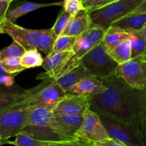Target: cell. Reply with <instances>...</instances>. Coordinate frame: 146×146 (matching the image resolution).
<instances>
[{
  "instance_id": "obj_1",
  "label": "cell",
  "mask_w": 146,
  "mask_h": 146,
  "mask_svg": "<svg viewBox=\"0 0 146 146\" xmlns=\"http://www.w3.org/2000/svg\"><path fill=\"white\" fill-rule=\"evenodd\" d=\"M100 80L106 88L92 97L90 108L130 122L138 130L139 121L145 109L141 90L131 88L115 76Z\"/></svg>"
},
{
  "instance_id": "obj_2",
  "label": "cell",
  "mask_w": 146,
  "mask_h": 146,
  "mask_svg": "<svg viewBox=\"0 0 146 146\" xmlns=\"http://www.w3.org/2000/svg\"><path fill=\"white\" fill-rule=\"evenodd\" d=\"M57 103L29 105L25 127L22 132L39 140L50 142L69 141L75 139L68 135L53 119Z\"/></svg>"
},
{
  "instance_id": "obj_3",
  "label": "cell",
  "mask_w": 146,
  "mask_h": 146,
  "mask_svg": "<svg viewBox=\"0 0 146 146\" xmlns=\"http://www.w3.org/2000/svg\"><path fill=\"white\" fill-rule=\"evenodd\" d=\"M90 109L98 115L110 138L118 140L127 146H145L137 127L133 123L113 117L95 108Z\"/></svg>"
},
{
  "instance_id": "obj_4",
  "label": "cell",
  "mask_w": 146,
  "mask_h": 146,
  "mask_svg": "<svg viewBox=\"0 0 146 146\" xmlns=\"http://www.w3.org/2000/svg\"><path fill=\"white\" fill-rule=\"evenodd\" d=\"M80 64V60L74 55L72 51H53L43 60L42 67L46 72L38 74L36 79L42 80V82H53Z\"/></svg>"
},
{
  "instance_id": "obj_5",
  "label": "cell",
  "mask_w": 146,
  "mask_h": 146,
  "mask_svg": "<svg viewBox=\"0 0 146 146\" xmlns=\"http://www.w3.org/2000/svg\"><path fill=\"white\" fill-rule=\"evenodd\" d=\"M145 0H117L104 7L90 12L94 26L107 29L118 19L130 15Z\"/></svg>"
},
{
  "instance_id": "obj_6",
  "label": "cell",
  "mask_w": 146,
  "mask_h": 146,
  "mask_svg": "<svg viewBox=\"0 0 146 146\" xmlns=\"http://www.w3.org/2000/svg\"><path fill=\"white\" fill-rule=\"evenodd\" d=\"M81 64L93 75L99 79H107L115 76L118 64L113 60L102 42L82 59Z\"/></svg>"
},
{
  "instance_id": "obj_7",
  "label": "cell",
  "mask_w": 146,
  "mask_h": 146,
  "mask_svg": "<svg viewBox=\"0 0 146 146\" xmlns=\"http://www.w3.org/2000/svg\"><path fill=\"white\" fill-rule=\"evenodd\" d=\"M28 106L21 101L0 111V135L2 138L9 140L23 130Z\"/></svg>"
},
{
  "instance_id": "obj_8",
  "label": "cell",
  "mask_w": 146,
  "mask_h": 146,
  "mask_svg": "<svg viewBox=\"0 0 146 146\" xmlns=\"http://www.w3.org/2000/svg\"><path fill=\"white\" fill-rule=\"evenodd\" d=\"M115 76L135 89L142 90L146 85V59L139 55L118 64Z\"/></svg>"
},
{
  "instance_id": "obj_9",
  "label": "cell",
  "mask_w": 146,
  "mask_h": 146,
  "mask_svg": "<svg viewBox=\"0 0 146 146\" xmlns=\"http://www.w3.org/2000/svg\"><path fill=\"white\" fill-rule=\"evenodd\" d=\"M75 138L93 143L110 138V137L98 115L89 109L83 114L82 125L75 133Z\"/></svg>"
},
{
  "instance_id": "obj_10",
  "label": "cell",
  "mask_w": 146,
  "mask_h": 146,
  "mask_svg": "<svg viewBox=\"0 0 146 146\" xmlns=\"http://www.w3.org/2000/svg\"><path fill=\"white\" fill-rule=\"evenodd\" d=\"M4 34H7L14 41L22 45L25 50L39 48V42L44 29H29L19 26L6 19L2 25Z\"/></svg>"
},
{
  "instance_id": "obj_11",
  "label": "cell",
  "mask_w": 146,
  "mask_h": 146,
  "mask_svg": "<svg viewBox=\"0 0 146 146\" xmlns=\"http://www.w3.org/2000/svg\"><path fill=\"white\" fill-rule=\"evenodd\" d=\"M106 29L97 26H92L77 36L72 51L78 59H81L90 51L100 44L105 36Z\"/></svg>"
},
{
  "instance_id": "obj_12",
  "label": "cell",
  "mask_w": 146,
  "mask_h": 146,
  "mask_svg": "<svg viewBox=\"0 0 146 146\" xmlns=\"http://www.w3.org/2000/svg\"><path fill=\"white\" fill-rule=\"evenodd\" d=\"M92 97L67 94L54 107V115H83L85 112L90 109Z\"/></svg>"
},
{
  "instance_id": "obj_13",
  "label": "cell",
  "mask_w": 146,
  "mask_h": 146,
  "mask_svg": "<svg viewBox=\"0 0 146 146\" xmlns=\"http://www.w3.org/2000/svg\"><path fill=\"white\" fill-rule=\"evenodd\" d=\"M67 95L64 90L56 82H46L45 85L33 95L25 98L22 102L29 105L42 103H58Z\"/></svg>"
},
{
  "instance_id": "obj_14",
  "label": "cell",
  "mask_w": 146,
  "mask_h": 146,
  "mask_svg": "<svg viewBox=\"0 0 146 146\" xmlns=\"http://www.w3.org/2000/svg\"><path fill=\"white\" fill-rule=\"evenodd\" d=\"M46 84L42 82L40 85L29 90H24L17 85L12 87H7L4 85L0 86V111L9 106L15 105L24 100L26 98L33 95L40 90Z\"/></svg>"
},
{
  "instance_id": "obj_15",
  "label": "cell",
  "mask_w": 146,
  "mask_h": 146,
  "mask_svg": "<svg viewBox=\"0 0 146 146\" xmlns=\"http://www.w3.org/2000/svg\"><path fill=\"white\" fill-rule=\"evenodd\" d=\"M93 26L90 12L86 9L81 10L76 15L72 17L61 35L78 36Z\"/></svg>"
},
{
  "instance_id": "obj_16",
  "label": "cell",
  "mask_w": 146,
  "mask_h": 146,
  "mask_svg": "<svg viewBox=\"0 0 146 146\" xmlns=\"http://www.w3.org/2000/svg\"><path fill=\"white\" fill-rule=\"evenodd\" d=\"M106 88L105 84L99 78L95 77L85 78L72 87L67 94L76 95H85L93 97L103 92Z\"/></svg>"
},
{
  "instance_id": "obj_17",
  "label": "cell",
  "mask_w": 146,
  "mask_h": 146,
  "mask_svg": "<svg viewBox=\"0 0 146 146\" xmlns=\"http://www.w3.org/2000/svg\"><path fill=\"white\" fill-rule=\"evenodd\" d=\"M90 77H94L93 75L82 65L80 64L70 71L69 72L66 73L65 75L60 77L59 79L53 81L58 84L66 93H68L70 90L72 88L74 85L78 84L82 80L85 78H90Z\"/></svg>"
},
{
  "instance_id": "obj_18",
  "label": "cell",
  "mask_w": 146,
  "mask_h": 146,
  "mask_svg": "<svg viewBox=\"0 0 146 146\" xmlns=\"http://www.w3.org/2000/svg\"><path fill=\"white\" fill-rule=\"evenodd\" d=\"M64 2H53V3H47V4H40L35 3V2H25L21 3L20 5H17L13 9H9L7 12L6 19L9 22L15 23V21L19 19L21 17L27 15L29 12L32 11L36 10L43 7H47L52 6H61L63 7Z\"/></svg>"
},
{
  "instance_id": "obj_19",
  "label": "cell",
  "mask_w": 146,
  "mask_h": 146,
  "mask_svg": "<svg viewBox=\"0 0 146 146\" xmlns=\"http://www.w3.org/2000/svg\"><path fill=\"white\" fill-rule=\"evenodd\" d=\"M111 25L127 32L140 31L146 25V12L130 14L118 19Z\"/></svg>"
},
{
  "instance_id": "obj_20",
  "label": "cell",
  "mask_w": 146,
  "mask_h": 146,
  "mask_svg": "<svg viewBox=\"0 0 146 146\" xmlns=\"http://www.w3.org/2000/svg\"><path fill=\"white\" fill-rule=\"evenodd\" d=\"M55 123L68 135L75 138V135L82 125L83 115H54Z\"/></svg>"
},
{
  "instance_id": "obj_21",
  "label": "cell",
  "mask_w": 146,
  "mask_h": 146,
  "mask_svg": "<svg viewBox=\"0 0 146 146\" xmlns=\"http://www.w3.org/2000/svg\"><path fill=\"white\" fill-rule=\"evenodd\" d=\"M130 32L115 26H110L106 29L102 43L108 52H110L119 44L129 40Z\"/></svg>"
},
{
  "instance_id": "obj_22",
  "label": "cell",
  "mask_w": 146,
  "mask_h": 146,
  "mask_svg": "<svg viewBox=\"0 0 146 146\" xmlns=\"http://www.w3.org/2000/svg\"><path fill=\"white\" fill-rule=\"evenodd\" d=\"M130 32L129 40L131 44V58L139 55H146V40L138 31Z\"/></svg>"
},
{
  "instance_id": "obj_23",
  "label": "cell",
  "mask_w": 146,
  "mask_h": 146,
  "mask_svg": "<svg viewBox=\"0 0 146 146\" xmlns=\"http://www.w3.org/2000/svg\"><path fill=\"white\" fill-rule=\"evenodd\" d=\"M110 54L118 64L131 59V44L129 40H125L112 50Z\"/></svg>"
},
{
  "instance_id": "obj_24",
  "label": "cell",
  "mask_w": 146,
  "mask_h": 146,
  "mask_svg": "<svg viewBox=\"0 0 146 146\" xmlns=\"http://www.w3.org/2000/svg\"><path fill=\"white\" fill-rule=\"evenodd\" d=\"M7 143L15 146H51L53 142L36 139L23 132H21L16 135L14 141L9 140Z\"/></svg>"
},
{
  "instance_id": "obj_25",
  "label": "cell",
  "mask_w": 146,
  "mask_h": 146,
  "mask_svg": "<svg viewBox=\"0 0 146 146\" xmlns=\"http://www.w3.org/2000/svg\"><path fill=\"white\" fill-rule=\"evenodd\" d=\"M43 60L37 49L26 50L23 55L20 57L21 64L25 69L35 68L42 65Z\"/></svg>"
},
{
  "instance_id": "obj_26",
  "label": "cell",
  "mask_w": 146,
  "mask_h": 146,
  "mask_svg": "<svg viewBox=\"0 0 146 146\" xmlns=\"http://www.w3.org/2000/svg\"><path fill=\"white\" fill-rule=\"evenodd\" d=\"M57 38V36L54 35L52 28L44 29L39 42L38 50L42 52L46 55L50 54L53 52V47Z\"/></svg>"
},
{
  "instance_id": "obj_27",
  "label": "cell",
  "mask_w": 146,
  "mask_h": 146,
  "mask_svg": "<svg viewBox=\"0 0 146 146\" xmlns=\"http://www.w3.org/2000/svg\"><path fill=\"white\" fill-rule=\"evenodd\" d=\"M4 70L7 74L15 76L25 70L21 64L19 57H7L0 61Z\"/></svg>"
},
{
  "instance_id": "obj_28",
  "label": "cell",
  "mask_w": 146,
  "mask_h": 146,
  "mask_svg": "<svg viewBox=\"0 0 146 146\" xmlns=\"http://www.w3.org/2000/svg\"><path fill=\"white\" fill-rule=\"evenodd\" d=\"M77 36L60 35L54 42L53 51L54 52H67L72 51Z\"/></svg>"
},
{
  "instance_id": "obj_29",
  "label": "cell",
  "mask_w": 146,
  "mask_h": 146,
  "mask_svg": "<svg viewBox=\"0 0 146 146\" xmlns=\"http://www.w3.org/2000/svg\"><path fill=\"white\" fill-rule=\"evenodd\" d=\"M25 49L17 42H12V44L8 47L2 49L0 51V61L7 57H19L20 58L24 53Z\"/></svg>"
},
{
  "instance_id": "obj_30",
  "label": "cell",
  "mask_w": 146,
  "mask_h": 146,
  "mask_svg": "<svg viewBox=\"0 0 146 146\" xmlns=\"http://www.w3.org/2000/svg\"><path fill=\"white\" fill-rule=\"evenodd\" d=\"M72 15H70L69 12H67V11L64 10L63 9L62 11L60 12V13L59 14L58 17H57V21L54 23V26L52 27V29L53 32L54 33V35L57 36V37H58L59 36L62 35L63 31L64 30V29L66 28L67 25H68L69 22L70 21L72 18Z\"/></svg>"
},
{
  "instance_id": "obj_31",
  "label": "cell",
  "mask_w": 146,
  "mask_h": 146,
  "mask_svg": "<svg viewBox=\"0 0 146 146\" xmlns=\"http://www.w3.org/2000/svg\"><path fill=\"white\" fill-rule=\"evenodd\" d=\"M63 9L70 14L72 16H75L81 10H84L82 0H64Z\"/></svg>"
},
{
  "instance_id": "obj_32",
  "label": "cell",
  "mask_w": 146,
  "mask_h": 146,
  "mask_svg": "<svg viewBox=\"0 0 146 146\" xmlns=\"http://www.w3.org/2000/svg\"><path fill=\"white\" fill-rule=\"evenodd\" d=\"M116 1L117 0H82L84 7L88 12L100 9Z\"/></svg>"
},
{
  "instance_id": "obj_33",
  "label": "cell",
  "mask_w": 146,
  "mask_h": 146,
  "mask_svg": "<svg viewBox=\"0 0 146 146\" xmlns=\"http://www.w3.org/2000/svg\"><path fill=\"white\" fill-rule=\"evenodd\" d=\"M51 146H94V145L90 142L75 139L69 141L53 142Z\"/></svg>"
},
{
  "instance_id": "obj_34",
  "label": "cell",
  "mask_w": 146,
  "mask_h": 146,
  "mask_svg": "<svg viewBox=\"0 0 146 146\" xmlns=\"http://www.w3.org/2000/svg\"><path fill=\"white\" fill-rule=\"evenodd\" d=\"M15 76L7 74L0 62V86L12 87L15 85Z\"/></svg>"
},
{
  "instance_id": "obj_35",
  "label": "cell",
  "mask_w": 146,
  "mask_h": 146,
  "mask_svg": "<svg viewBox=\"0 0 146 146\" xmlns=\"http://www.w3.org/2000/svg\"><path fill=\"white\" fill-rule=\"evenodd\" d=\"M138 131L140 133V136L143 139V142L145 143V145H146V108H145L143 110L142 115L140 117V121L138 123Z\"/></svg>"
},
{
  "instance_id": "obj_36",
  "label": "cell",
  "mask_w": 146,
  "mask_h": 146,
  "mask_svg": "<svg viewBox=\"0 0 146 146\" xmlns=\"http://www.w3.org/2000/svg\"><path fill=\"white\" fill-rule=\"evenodd\" d=\"M94 146H127L121 142L113 138H108L100 140L99 142L93 143Z\"/></svg>"
},
{
  "instance_id": "obj_37",
  "label": "cell",
  "mask_w": 146,
  "mask_h": 146,
  "mask_svg": "<svg viewBox=\"0 0 146 146\" xmlns=\"http://www.w3.org/2000/svg\"><path fill=\"white\" fill-rule=\"evenodd\" d=\"M9 6L10 4L5 3L0 1V28H2V25L7 19L6 15L7 11L9 10Z\"/></svg>"
},
{
  "instance_id": "obj_38",
  "label": "cell",
  "mask_w": 146,
  "mask_h": 146,
  "mask_svg": "<svg viewBox=\"0 0 146 146\" xmlns=\"http://www.w3.org/2000/svg\"><path fill=\"white\" fill-rule=\"evenodd\" d=\"M143 12H146V0L137 8L135 9L131 14H136V13H143Z\"/></svg>"
},
{
  "instance_id": "obj_39",
  "label": "cell",
  "mask_w": 146,
  "mask_h": 146,
  "mask_svg": "<svg viewBox=\"0 0 146 146\" xmlns=\"http://www.w3.org/2000/svg\"><path fill=\"white\" fill-rule=\"evenodd\" d=\"M141 96L143 99V105H144L145 108H146V85L145 88L141 90Z\"/></svg>"
},
{
  "instance_id": "obj_40",
  "label": "cell",
  "mask_w": 146,
  "mask_h": 146,
  "mask_svg": "<svg viewBox=\"0 0 146 146\" xmlns=\"http://www.w3.org/2000/svg\"><path fill=\"white\" fill-rule=\"evenodd\" d=\"M9 140H6V139L2 138V136L0 135V145H2L5 144V143H7Z\"/></svg>"
},
{
  "instance_id": "obj_41",
  "label": "cell",
  "mask_w": 146,
  "mask_h": 146,
  "mask_svg": "<svg viewBox=\"0 0 146 146\" xmlns=\"http://www.w3.org/2000/svg\"><path fill=\"white\" fill-rule=\"evenodd\" d=\"M0 1H2V2H5V3H8V4H11L13 1L15 0H0Z\"/></svg>"
},
{
  "instance_id": "obj_42",
  "label": "cell",
  "mask_w": 146,
  "mask_h": 146,
  "mask_svg": "<svg viewBox=\"0 0 146 146\" xmlns=\"http://www.w3.org/2000/svg\"><path fill=\"white\" fill-rule=\"evenodd\" d=\"M1 34H4V31L2 28H0V35H1Z\"/></svg>"
},
{
  "instance_id": "obj_43",
  "label": "cell",
  "mask_w": 146,
  "mask_h": 146,
  "mask_svg": "<svg viewBox=\"0 0 146 146\" xmlns=\"http://www.w3.org/2000/svg\"><path fill=\"white\" fill-rule=\"evenodd\" d=\"M145 59H146V55H145Z\"/></svg>"
},
{
  "instance_id": "obj_44",
  "label": "cell",
  "mask_w": 146,
  "mask_h": 146,
  "mask_svg": "<svg viewBox=\"0 0 146 146\" xmlns=\"http://www.w3.org/2000/svg\"><path fill=\"white\" fill-rule=\"evenodd\" d=\"M145 146H146V145H145Z\"/></svg>"
}]
</instances>
